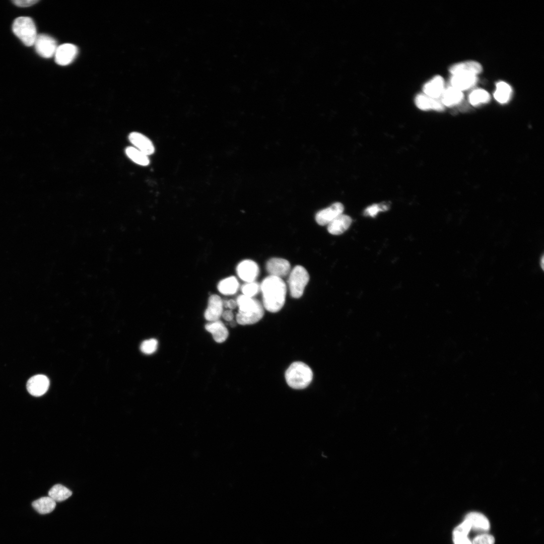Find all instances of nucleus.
<instances>
[{"mask_svg":"<svg viewBox=\"0 0 544 544\" xmlns=\"http://www.w3.org/2000/svg\"><path fill=\"white\" fill-rule=\"evenodd\" d=\"M128 138L135 148L147 156L154 152L155 148L153 143L144 134L138 132H132L129 134Z\"/></svg>","mask_w":544,"mask_h":544,"instance_id":"15","label":"nucleus"},{"mask_svg":"<svg viewBox=\"0 0 544 544\" xmlns=\"http://www.w3.org/2000/svg\"><path fill=\"white\" fill-rule=\"evenodd\" d=\"M309 281L307 270L303 266H295L290 271L288 281L291 296L294 298H300Z\"/></svg>","mask_w":544,"mask_h":544,"instance_id":"5","label":"nucleus"},{"mask_svg":"<svg viewBox=\"0 0 544 544\" xmlns=\"http://www.w3.org/2000/svg\"><path fill=\"white\" fill-rule=\"evenodd\" d=\"M454 544H472L467 536L453 537Z\"/></svg>","mask_w":544,"mask_h":544,"instance_id":"34","label":"nucleus"},{"mask_svg":"<svg viewBox=\"0 0 544 544\" xmlns=\"http://www.w3.org/2000/svg\"><path fill=\"white\" fill-rule=\"evenodd\" d=\"M344 210L343 205L339 202H336L318 212L315 215V221L319 225H327L336 217L343 214Z\"/></svg>","mask_w":544,"mask_h":544,"instance_id":"7","label":"nucleus"},{"mask_svg":"<svg viewBox=\"0 0 544 544\" xmlns=\"http://www.w3.org/2000/svg\"><path fill=\"white\" fill-rule=\"evenodd\" d=\"M239 287V283L234 277H230L221 281L218 286L219 291L225 295L235 293Z\"/></svg>","mask_w":544,"mask_h":544,"instance_id":"25","label":"nucleus"},{"mask_svg":"<svg viewBox=\"0 0 544 544\" xmlns=\"http://www.w3.org/2000/svg\"><path fill=\"white\" fill-rule=\"evenodd\" d=\"M444 90V79L440 76H435L423 87L424 94L436 99L441 97Z\"/></svg>","mask_w":544,"mask_h":544,"instance_id":"17","label":"nucleus"},{"mask_svg":"<svg viewBox=\"0 0 544 544\" xmlns=\"http://www.w3.org/2000/svg\"><path fill=\"white\" fill-rule=\"evenodd\" d=\"M222 316L223 318L227 321H232L234 317L233 313L231 310H227L223 311Z\"/></svg>","mask_w":544,"mask_h":544,"instance_id":"35","label":"nucleus"},{"mask_svg":"<svg viewBox=\"0 0 544 544\" xmlns=\"http://www.w3.org/2000/svg\"><path fill=\"white\" fill-rule=\"evenodd\" d=\"M415 104L419 109L424 111L434 110L442 111L444 109V106L439 99L433 98L424 94L416 96Z\"/></svg>","mask_w":544,"mask_h":544,"instance_id":"16","label":"nucleus"},{"mask_svg":"<svg viewBox=\"0 0 544 544\" xmlns=\"http://www.w3.org/2000/svg\"><path fill=\"white\" fill-rule=\"evenodd\" d=\"M223 302L219 296H211L204 314L206 319L210 322L218 320L223 312Z\"/></svg>","mask_w":544,"mask_h":544,"instance_id":"12","label":"nucleus"},{"mask_svg":"<svg viewBox=\"0 0 544 544\" xmlns=\"http://www.w3.org/2000/svg\"><path fill=\"white\" fill-rule=\"evenodd\" d=\"M49 386L48 378L44 375H36L31 377L26 385L29 393L35 396L43 395Z\"/></svg>","mask_w":544,"mask_h":544,"instance_id":"11","label":"nucleus"},{"mask_svg":"<svg viewBox=\"0 0 544 544\" xmlns=\"http://www.w3.org/2000/svg\"><path fill=\"white\" fill-rule=\"evenodd\" d=\"M34 45L37 53L44 58L54 56L58 47L53 38L44 34L37 35Z\"/></svg>","mask_w":544,"mask_h":544,"instance_id":"6","label":"nucleus"},{"mask_svg":"<svg viewBox=\"0 0 544 544\" xmlns=\"http://www.w3.org/2000/svg\"><path fill=\"white\" fill-rule=\"evenodd\" d=\"M157 347V341L156 339L151 338L143 342L140 348L141 351L143 353L146 354H151L156 351Z\"/></svg>","mask_w":544,"mask_h":544,"instance_id":"30","label":"nucleus"},{"mask_svg":"<svg viewBox=\"0 0 544 544\" xmlns=\"http://www.w3.org/2000/svg\"><path fill=\"white\" fill-rule=\"evenodd\" d=\"M237 272L241 279L246 283L252 282H254L258 276L259 268L255 261L246 259L238 265Z\"/></svg>","mask_w":544,"mask_h":544,"instance_id":"9","label":"nucleus"},{"mask_svg":"<svg viewBox=\"0 0 544 544\" xmlns=\"http://www.w3.org/2000/svg\"><path fill=\"white\" fill-rule=\"evenodd\" d=\"M468 99L471 105L477 106L488 103L490 100V95L486 90L478 89L470 93Z\"/></svg>","mask_w":544,"mask_h":544,"instance_id":"27","label":"nucleus"},{"mask_svg":"<svg viewBox=\"0 0 544 544\" xmlns=\"http://www.w3.org/2000/svg\"><path fill=\"white\" fill-rule=\"evenodd\" d=\"M352 222L350 216L342 214L327 225L328 232L334 235L343 234L350 227Z\"/></svg>","mask_w":544,"mask_h":544,"instance_id":"18","label":"nucleus"},{"mask_svg":"<svg viewBox=\"0 0 544 544\" xmlns=\"http://www.w3.org/2000/svg\"><path fill=\"white\" fill-rule=\"evenodd\" d=\"M72 494V492L70 490L60 484L55 485L48 492V496L55 502L64 501Z\"/></svg>","mask_w":544,"mask_h":544,"instance_id":"24","label":"nucleus"},{"mask_svg":"<svg viewBox=\"0 0 544 544\" xmlns=\"http://www.w3.org/2000/svg\"><path fill=\"white\" fill-rule=\"evenodd\" d=\"M462 91L452 87L445 89L441 96V101L445 106H452L459 103L463 99Z\"/></svg>","mask_w":544,"mask_h":544,"instance_id":"21","label":"nucleus"},{"mask_svg":"<svg viewBox=\"0 0 544 544\" xmlns=\"http://www.w3.org/2000/svg\"><path fill=\"white\" fill-rule=\"evenodd\" d=\"M32 506L39 513L45 514L54 509L56 502L49 496L43 497L34 501Z\"/></svg>","mask_w":544,"mask_h":544,"instance_id":"22","label":"nucleus"},{"mask_svg":"<svg viewBox=\"0 0 544 544\" xmlns=\"http://www.w3.org/2000/svg\"><path fill=\"white\" fill-rule=\"evenodd\" d=\"M512 94L510 86L504 82H499L496 84L494 94L495 99L499 103L504 104L510 100Z\"/></svg>","mask_w":544,"mask_h":544,"instance_id":"23","label":"nucleus"},{"mask_svg":"<svg viewBox=\"0 0 544 544\" xmlns=\"http://www.w3.org/2000/svg\"><path fill=\"white\" fill-rule=\"evenodd\" d=\"M237 306L236 301L234 300H229L223 302V306L227 307L230 309H235Z\"/></svg>","mask_w":544,"mask_h":544,"instance_id":"36","label":"nucleus"},{"mask_svg":"<svg viewBox=\"0 0 544 544\" xmlns=\"http://www.w3.org/2000/svg\"><path fill=\"white\" fill-rule=\"evenodd\" d=\"M241 290L243 295L253 298L260 290V285L255 281L247 282L242 286Z\"/></svg>","mask_w":544,"mask_h":544,"instance_id":"28","label":"nucleus"},{"mask_svg":"<svg viewBox=\"0 0 544 544\" xmlns=\"http://www.w3.org/2000/svg\"><path fill=\"white\" fill-rule=\"evenodd\" d=\"M387 204H374L368 207L364 211V214L367 216L375 217L379 212L388 210Z\"/></svg>","mask_w":544,"mask_h":544,"instance_id":"31","label":"nucleus"},{"mask_svg":"<svg viewBox=\"0 0 544 544\" xmlns=\"http://www.w3.org/2000/svg\"><path fill=\"white\" fill-rule=\"evenodd\" d=\"M481 64L475 61H466L455 63L450 66L449 71L452 75L468 74L477 76L482 71Z\"/></svg>","mask_w":544,"mask_h":544,"instance_id":"13","label":"nucleus"},{"mask_svg":"<svg viewBox=\"0 0 544 544\" xmlns=\"http://www.w3.org/2000/svg\"><path fill=\"white\" fill-rule=\"evenodd\" d=\"M262 296V305L268 311L275 313L284 306L287 293V287L282 278L268 276L260 285Z\"/></svg>","mask_w":544,"mask_h":544,"instance_id":"1","label":"nucleus"},{"mask_svg":"<svg viewBox=\"0 0 544 544\" xmlns=\"http://www.w3.org/2000/svg\"><path fill=\"white\" fill-rule=\"evenodd\" d=\"M477 81V76L468 74L452 75L450 79L451 87L462 92L474 86Z\"/></svg>","mask_w":544,"mask_h":544,"instance_id":"19","label":"nucleus"},{"mask_svg":"<svg viewBox=\"0 0 544 544\" xmlns=\"http://www.w3.org/2000/svg\"><path fill=\"white\" fill-rule=\"evenodd\" d=\"M78 52L76 46L71 43H64L58 46L54 54L55 62L60 65L70 64L76 58Z\"/></svg>","mask_w":544,"mask_h":544,"instance_id":"8","label":"nucleus"},{"mask_svg":"<svg viewBox=\"0 0 544 544\" xmlns=\"http://www.w3.org/2000/svg\"><path fill=\"white\" fill-rule=\"evenodd\" d=\"M38 2L37 0H15L13 2L18 7H27L32 6Z\"/></svg>","mask_w":544,"mask_h":544,"instance_id":"33","label":"nucleus"},{"mask_svg":"<svg viewBox=\"0 0 544 544\" xmlns=\"http://www.w3.org/2000/svg\"><path fill=\"white\" fill-rule=\"evenodd\" d=\"M236 301L239 307L236 321L239 324H252L262 318L263 306L259 300L241 295L238 297Z\"/></svg>","mask_w":544,"mask_h":544,"instance_id":"2","label":"nucleus"},{"mask_svg":"<svg viewBox=\"0 0 544 544\" xmlns=\"http://www.w3.org/2000/svg\"><path fill=\"white\" fill-rule=\"evenodd\" d=\"M13 31L25 45H34L37 35L35 25L31 18L20 17L16 19L13 22Z\"/></svg>","mask_w":544,"mask_h":544,"instance_id":"4","label":"nucleus"},{"mask_svg":"<svg viewBox=\"0 0 544 544\" xmlns=\"http://www.w3.org/2000/svg\"><path fill=\"white\" fill-rule=\"evenodd\" d=\"M285 379L288 385L295 389L307 387L313 379L311 369L302 362L292 363L285 372Z\"/></svg>","mask_w":544,"mask_h":544,"instance_id":"3","label":"nucleus"},{"mask_svg":"<svg viewBox=\"0 0 544 544\" xmlns=\"http://www.w3.org/2000/svg\"><path fill=\"white\" fill-rule=\"evenodd\" d=\"M266 269L270 276L282 278L290 273L291 265L285 259L273 257L267 261Z\"/></svg>","mask_w":544,"mask_h":544,"instance_id":"10","label":"nucleus"},{"mask_svg":"<svg viewBox=\"0 0 544 544\" xmlns=\"http://www.w3.org/2000/svg\"><path fill=\"white\" fill-rule=\"evenodd\" d=\"M125 153L129 158L137 164L143 166H146L149 164L150 161L148 156L135 147H127L125 149Z\"/></svg>","mask_w":544,"mask_h":544,"instance_id":"26","label":"nucleus"},{"mask_svg":"<svg viewBox=\"0 0 544 544\" xmlns=\"http://www.w3.org/2000/svg\"><path fill=\"white\" fill-rule=\"evenodd\" d=\"M465 519L467 520L471 525V529L481 533H487L490 528V522L488 518L483 514L471 512L468 513Z\"/></svg>","mask_w":544,"mask_h":544,"instance_id":"14","label":"nucleus"},{"mask_svg":"<svg viewBox=\"0 0 544 544\" xmlns=\"http://www.w3.org/2000/svg\"><path fill=\"white\" fill-rule=\"evenodd\" d=\"M470 530L471 525L470 523L467 520L464 519V520L453 530V537L467 536Z\"/></svg>","mask_w":544,"mask_h":544,"instance_id":"29","label":"nucleus"},{"mask_svg":"<svg viewBox=\"0 0 544 544\" xmlns=\"http://www.w3.org/2000/svg\"><path fill=\"white\" fill-rule=\"evenodd\" d=\"M472 544H494V536L487 533H481L474 537Z\"/></svg>","mask_w":544,"mask_h":544,"instance_id":"32","label":"nucleus"},{"mask_svg":"<svg viewBox=\"0 0 544 544\" xmlns=\"http://www.w3.org/2000/svg\"><path fill=\"white\" fill-rule=\"evenodd\" d=\"M206 330L210 332L214 340L217 343H223L228 337V331L225 325L220 321L210 322L205 326Z\"/></svg>","mask_w":544,"mask_h":544,"instance_id":"20","label":"nucleus"}]
</instances>
